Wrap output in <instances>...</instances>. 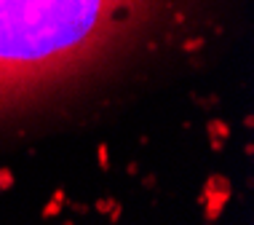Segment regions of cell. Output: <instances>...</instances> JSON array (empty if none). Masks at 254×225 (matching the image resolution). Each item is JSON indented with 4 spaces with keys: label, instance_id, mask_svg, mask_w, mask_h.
Masks as SVG:
<instances>
[{
    "label": "cell",
    "instance_id": "obj_1",
    "mask_svg": "<svg viewBox=\"0 0 254 225\" xmlns=\"http://www.w3.org/2000/svg\"><path fill=\"white\" fill-rule=\"evenodd\" d=\"M225 0H0V113L150 78L198 57Z\"/></svg>",
    "mask_w": 254,
    "mask_h": 225
},
{
    "label": "cell",
    "instance_id": "obj_2",
    "mask_svg": "<svg viewBox=\"0 0 254 225\" xmlns=\"http://www.w3.org/2000/svg\"><path fill=\"white\" fill-rule=\"evenodd\" d=\"M228 199H230V182H228V177L211 174L209 182H206V188H203V193L198 196V201L206 204V220L214 223L217 217L222 215V209H225V204H228Z\"/></svg>",
    "mask_w": 254,
    "mask_h": 225
},
{
    "label": "cell",
    "instance_id": "obj_3",
    "mask_svg": "<svg viewBox=\"0 0 254 225\" xmlns=\"http://www.w3.org/2000/svg\"><path fill=\"white\" fill-rule=\"evenodd\" d=\"M206 132H209L211 150H217V153L225 148V142L230 140V126L225 124V121H219V118H211L209 124H206Z\"/></svg>",
    "mask_w": 254,
    "mask_h": 225
},
{
    "label": "cell",
    "instance_id": "obj_4",
    "mask_svg": "<svg viewBox=\"0 0 254 225\" xmlns=\"http://www.w3.org/2000/svg\"><path fill=\"white\" fill-rule=\"evenodd\" d=\"M16 185V180H13V172L8 166H0V190H11Z\"/></svg>",
    "mask_w": 254,
    "mask_h": 225
},
{
    "label": "cell",
    "instance_id": "obj_5",
    "mask_svg": "<svg viewBox=\"0 0 254 225\" xmlns=\"http://www.w3.org/2000/svg\"><path fill=\"white\" fill-rule=\"evenodd\" d=\"M97 158H99V169L107 172L110 169V148H107V142H102V145L97 148Z\"/></svg>",
    "mask_w": 254,
    "mask_h": 225
},
{
    "label": "cell",
    "instance_id": "obj_6",
    "mask_svg": "<svg viewBox=\"0 0 254 225\" xmlns=\"http://www.w3.org/2000/svg\"><path fill=\"white\" fill-rule=\"evenodd\" d=\"M59 212H62V204L51 199V201H49V204H46V207H43V212H40V215H43V217H57Z\"/></svg>",
    "mask_w": 254,
    "mask_h": 225
},
{
    "label": "cell",
    "instance_id": "obj_7",
    "mask_svg": "<svg viewBox=\"0 0 254 225\" xmlns=\"http://www.w3.org/2000/svg\"><path fill=\"white\" fill-rule=\"evenodd\" d=\"M113 199H99L97 204H94V209H97V212H102V215H110V209H113Z\"/></svg>",
    "mask_w": 254,
    "mask_h": 225
},
{
    "label": "cell",
    "instance_id": "obj_8",
    "mask_svg": "<svg viewBox=\"0 0 254 225\" xmlns=\"http://www.w3.org/2000/svg\"><path fill=\"white\" fill-rule=\"evenodd\" d=\"M118 217H121V204L115 201L113 209H110V223H118Z\"/></svg>",
    "mask_w": 254,
    "mask_h": 225
},
{
    "label": "cell",
    "instance_id": "obj_9",
    "mask_svg": "<svg viewBox=\"0 0 254 225\" xmlns=\"http://www.w3.org/2000/svg\"><path fill=\"white\" fill-rule=\"evenodd\" d=\"M0 193H3V190H0Z\"/></svg>",
    "mask_w": 254,
    "mask_h": 225
}]
</instances>
